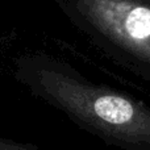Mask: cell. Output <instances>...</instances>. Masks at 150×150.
<instances>
[{"mask_svg": "<svg viewBox=\"0 0 150 150\" xmlns=\"http://www.w3.org/2000/svg\"><path fill=\"white\" fill-rule=\"evenodd\" d=\"M0 150H38L36 145L0 137Z\"/></svg>", "mask_w": 150, "mask_h": 150, "instance_id": "obj_3", "label": "cell"}, {"mask_svg": "<svg viewBox=\"0 0 150 150\" xmlns=\"http://www.w3.org/2000/svg\"><path fill=\"white\" fill-rule=\"evenodd\" d=\"M73 13L104 54L150 70V5L137 0H75Z\"/></svg>", "mask_w": 150, "mask_h": 150, "instance_id": "obj_2", "label": "cell"}, {"mask_svg": "<svg viewBox=\"0 0 150 150\" xmlns=\"http://www.w3.org/2000/svg\"><path fill=\"white\" fill-rule=\"evenodd\" d=\"M15 78L84 132L122 150H150V107L45 53L16 59Z\"/></svg>", "mask_w": 150, "mask_h": 150, "instance_id": "obj_1", "label": "cell"}]
</instances>
